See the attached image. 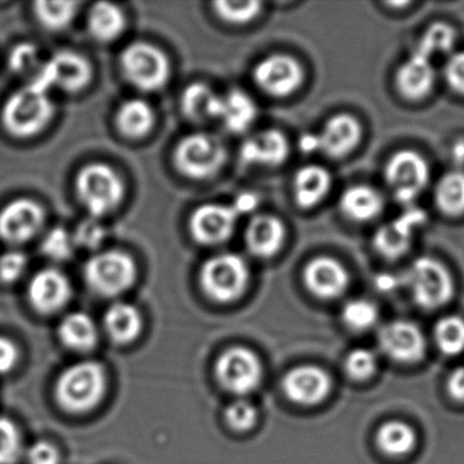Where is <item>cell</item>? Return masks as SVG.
<instances>
[{
	"mask_svg": "<svg viewBox=\"0 0 464 464\" xmlns=\"http://www.w3.org/2000/svg\"><path fill=\"white\" fill-rule=\"evenodd\" d=\"M107 390V376L102 363L83 361L69 366L55 387L59 406L72 414H83L99 406Z\"/></svg>",
	"mask_w": 464,
	"mask_h": 464,
	"instance_id": "obj_1",
	"label": "cell"
},
{
	"mask_svg": "<svg viewBox=\"0 0 464 464\" xmlns=\"http://www.w3.org/2000/svg\"><path fill=\"white\" fill-rule=\"evenodd\" d=\"M53 115V104L48 93L28 85L7 100L2 111V121L9 134L31 138L48 126Z\"/></svg>",
	"mask_w": 464,
	"mask_h": 464,
	"instance_id": "obj_2",
	"label": "cell"
},
{
	"mask_svg": "<svg viewBox=\"0 0 464 464\" xmlns=\"http://www.w3.org/2000/svg\"><path fill=\"white\" fill-rule=\"evenodd\" d=\"M78 197L93 218L115 210L124 198V183L110 165H86L75 180Z\"/></svg>",
	"mask_w": 464,
	"mask_h": 464,
	"instance_id": "obj_3",
	"label": "cell"
},
{
	"mask_svg": "<svg viewBox=\"0 0 464 464\" xmlns=\"http://www.w3.org/2000/svg\"><path fill=\"white\" fill-rule=\"evenodd\" d=\"M248 266L238 255H217L210 257L200 271L203 290L217 303H233L240 298L248 286Z\"/></svg>",
	"mask_w": 464,
	"mask_h": 464,
	"instance_id": "obj_4",
	"label": "cell"
},
{
	"mask_svg": "<svg viewBox=\"0 0 464 464\" xmlns=\"http://www.w3.org/2000/svg\"><path fill=\"white\" fill-rule=\"evenodd\" d=\"M403 284L409 287L415 303L426 309L440 308L453 295L450 271L431 257H418L412 262L403 276Z\"/></svg>",
	"mask_w": 464,
	"mask_h": 464,
	"instance_id": "obj_5",
	"label": "cell"
},
{
	"mask_svg": "<svg viewBox=\"0 0 464 464\" xmlns=\"http://www.w3.org/2000/svg\"><path fill=\"white\" fill-rule=\"evenodd\" d=\"M85 278L97 295L115 297L134 285L137 266L134 259L124 252H100L86 263Z\"/></svg>",
	"mask_w": 464,
	"mask_h": 464,
	"instance_id": "obj_6",
	"label": "cell"
},
{
	"mask_svg": "<svg viewBox=\"0 0 464 464\" xmlns=\"http://www.w3.org/2000/svg\"><path fill=\"white\" fill-rule=\"evenodd\" d=\"M121 66L124 77L140 91H159L169 80L170 66L167 56L148 43L129 45L121 53Z\"/></svg>",
	"mask_w": 464,
	"mask_h": 464,
	"instance_id": "obj_7",
	"label": "cell"
},
{
	"mask_svg": "<svg viewBox=\"0 0 464 464\" xmlns=\"http://www.w3.org/2000/svg\"><path fill=\"white\" fill-rule=\"evenodd\" d=\"M227 151L218 138L191 134L176 146L175 164L187 178L208 179L216 175L225 162Z\"/></svg>",
	"mask_w": 464,
	"mask_h": 464,
	"instance_id": "obj_8",
	"label": "cell"
},
{
	"mask_svg": "<svg viewBox=\"0 0 464 464\" xmlns=\"http://www.w3.org/2000/svg\"><path fill=\"white\" fill-rule=\"evenodd\" d=\"M263 368L259 357L246 347H230L219 355L216 363V377L222 388L246 395L259 387Z\"/></svg>",
	"mask_w": 464,
	"mask_h": 464,
	"instance_id": "obj_9",
	"label": "cell"
},
{
	"mask_svg": "<svg viewBox=\"0 0 464 464\" xmlns=\"http://www.w3.org/2000/svg\"><path fill=\"white\" fill-rule=\"evenodd\" d=\"M92 75L91 63L82 55L72 51H62L40 66L34 83L47 93L53 86L66 92H78L89 85Z\"/></svg>",
	"mask_w": 464,
	"mask_h": 464,
	"instance_id": "obj_10",
	"label": "cell"
},
{
	"mask_svg": "<svg viewBox=\"0 0 464 464\" xmlns=\"http://www.w3.org/2000/svg\"><path fill=\"white\" fill-rule=\"evenodd\" d=\"M429 167L415 151H398L385 167V180L401 202H412L429 183Z\"/></svg>",
	"mask_w": 464,
	"mask_h": 464,
	"instance_id": "obj_11",
	"label": "cell"
},
{
	"mask_svg": "<svg viewBox=\"0 0 464 464\" xmlns=\"http://www.w3.org/2000/svg\"><path fill=\"white\" fill-rule=\"evenodd\" d=\"M45 221L39 203L26 198L13 200L0 210V238L10 244H23L34 238Z\"/></svg>",
	"mask_w": 464,
	"mask_h": 464,
	"instance_id": "obj_12",
	"label": "cell"
},
{
	"mask_svg": "<svg viewBox=\"0 0 464 464\" xmlns=\"http://www.w3.org/2000/svg\"><path fill=\"white\" fill-rule=\"evenodd\" d=\"M303 78L300 63L284 53H276L263 59L254 72L257 86L274 97H286L295 93L303 83Z\"/></svg>",
	"mask_w": 464,
	"mask_h": 464,
	"instance_id": "obj_13",
	"label": "cell"
},
{
	"mask_svg": "<svg viewBox=\"0 0 464 464\" xmlns=\"http://www.w3.org/2000/svg\"><path fill=\"white\" fill-rule=\"evenodd\" d=\"M379 344L382 352L398 362H417L425 354V338L414 323L395 320L380 330Z\"/></svg>",
	"mask_w": 464,
	"mask_h": 464,
	"instance_id": "obj_14",
	"label": "cell"
},
{
	"mask_svg": "<svg viewBox=\"0 0 464 464\" xmlns=\"http://www.w3.org/2000/svg\"><path fill=\"white\" fill-rule=\"evenodd\" d=\"M285 395L297 404L314 406L330 395V374L319 366L304 365L287 372L282 382Z\"/></svg>",
	"mask_w": 464,
	"mask_h": 464,
	"instance_id": "obj_15",
	"label": "cell"
},
{
	"mask_svg": "<svg viewBox=\"0 0 464 464\" xmlns=\"http://www.w3.org/2000/svg\"><path fill=\"white\" fill-rule=\"evenodd\" d=\"M237 217L232 206L203 205L192 213L189 230L198 243L216 246L233 235Z\"/></svg>",
	"mask_w": 464,
	"mask_h": 464,
	"instance_id": "obj_16",
	"label": "cell"
},
{
	"mask_svg": "<svg viewBox=\"0 0 464 464\" xmlns=\"http://www.w3.org/2000/svg\"><path fill=\"white\" fill-rule=\"evenodd\" d=\"M32 306L40 314H55L72 298V285L61 271L45 268L32 278L28 290Z\"/></svg>",
	"mask_w": 464,
	"mask_h": 464,
	"instance_id": "obj_17",
	"label": "cell"
},
{
	"mask_svg": "<svg viewBox=\"0 0 464 464\" xmlns=\"http://www.w3.org/2000/svg\"><path fill=\"white\" fill-rule=\"evenodd\" d=\"M304 282L316 297L333 300L342 295L349 286V274L338 260L328 256L316 257L306 265Z\"/></svg>",
	"mask_w": 464,
	"mask_h": 464,
	"instance_id": "obj_18",
	"label": "cell"
},
{
	"mask_svg": "<svg viewBox=\"0 0 464 464\" xmlns=\"http://www.w3.org/2000/svg\"><path fill=\"white\" fill-rule=\"evenodd\" d=\"M289 156V142L282 132L266 130L249 137L241 145L240 157L244 164L276 167Z\"/></svg>",
	"mask_w": 464,
	"mask_h": 464,
	"instance_id": "obj_19",
	"label": "cell"
},
{
	"mask_svg": "<svg viewBox=\"0 0 464 464\" xmlns=\"http://www.w3.org/2000/svg\"><path fill=\"white\" fill-rule=\"evenodd\" d=\"M362 130L357 119L350 115L334 116L319 134L320 150L339 159L349 154L360 142Z\"/></svg>",
	"mask_w": 464,
	"mask_h": 464,
	"instance_id": "obj_20",
	"label": "cell"
},
{
	"mask_svg": "<svg viewBox=\"0 0 464 464\" xmlns=\"http://www.w3.org/2000/svg\"><path fill=\"white\" fill-rule=\"evenodd\" d=\"M422 219V213H407L396 221L380 227L374 235V248L387 259L403 256L411 246L412 229Z\"/></svg>",
	"mask_w": 464,
	"mask_h": 464,
	"instance_id": "obj_21",
	"label": "cell"
},
{
	"mask_svg": "<svg viewBox=\"0 0 464 464\" xmlns=\"http://www.w3.org/2000/svg\"><path fill=\"white\" fill-rule=\"evenodd\" d=\"M284 224L273 216H257L249 222L246 243L251 254L259 257H271L281 249L285 241Z\"/></svg>",
	"mask_w": 464,
	"mask_h": 464,
	"instance_id": "obj_22",
	"label": "cell"
},
{
	"mask_svg": "<svg viewBox=\"0 0 464 464\" xmlns=\"http://www.w3.org/2000/svg\"><path fill=\"white\" fill-rule=\"evenodd\" d=\"M434 69L430 61L412 53L396 74V86L407 100H422L433 89Z\"/></svg>",
	"mask_w": 464,
	"mask_h": 464,
	"instance_id": "obj_23",
	"label": "cell"
},
{
	"mask_svg": "<svg viewBox=\"0 0 464 464\" xmlns=\"http://www.w3.org/2000/svg\"><path fill=\"white\" fill-rule=\"evenodd\" d=\"M382 195L369 186L350 187L339 200L343 216L355 222L372 221L382 213Z\"/></svg>",
	"mask_w": 464,
	"mask_h": 464,
	"instance_id": "obj_24",
	"label": "cell"
},
{
	"mask_svg": "<svg viewBox=\"0 0 464 464\" xmlns=\"http://www.w3.org/2000/svg\"><path fill=\"white\" fill-rule=\"evenodd\" d=\"M331 188V175L319 165H308L298 170L295 178V198L300 208L319 205Z\"/></svg>",
	"mask_w": 464,
	"mask_h": 464,
	"instance_id": "obj_25",
	"label": "cell"
},
{
	"mask_svg": "<svg viewBox=\"0 0 464 464\" xmlns=\"http://www.w3.org/2000/svg\"><path fill=\"white\" fill-rule=\"evenodd\" d=\"M105 330L116 343L135 341L142 331V316L131 304L116 303L105 314Z\"/></svg>",
	"mask_w": 464,
	"mask_h": 464,
	"instance_id": "obj_26",
	"label": "cell"
},
{
	"mask_svg": "<svg viewBox=\"0 0 464 464\" xmlns=\"http://www.w3.org/2000/svg\"><path fill=\"white\" fill-rule=\"evenodd\" d=\"M59 339L75 352H89L99 342V331L89 314L74 312L62 320Z\"/></svg>",
	"mask_w": 464,
	"mask_h": 464,
	"instance_id": "obj_27",
	"label": "cell"
},
{
	"mask_svg": "<svg viewBox=\"0 0 464 464\" xmlns=\"http://www.w3.org/2000/svg\"><path fill=\"white\" fill-rule=\"evenodd\" d=\"M257 107L254 100L241 91H230L222 96L219 121L229 131L244 132L254 124Z\"/></svg>",
	"mask_w": 464,
	"mask_h": 464,
	"instance_id": "obj_28",
	"label": "cell"
},
{
	"mask_svg": "<svg viewBox=\"0 0 464 464\" xmlns=\"http://www.w3.org/2000/svg\"><path fill=\"white\" fill-rule=\"evenodd\" d=\"M221 99L205 83H192L181 96V108L187 118L194 121H208L219 118Z\"/></svg>",
	"mask_w": 464,
	"mask_h": 464,
	"instance_id": "obj_29",
	"label": "cell"
},
{
	"mask_svg": "<svg viewBox=\"0 0 464 464\" xmlns=\"http://www.w3.org/2000/svg\"><path fill=\"white\" fill-rule=\"evenodd\" d=\"M153 108L143 100H129L123 102L116 113V126L121 134L131 140L145 137L153 129Z\"/></svg>",
	"mask_w": 464,
	"mask_h": 464,
	"instance_id": "obj_30",
	"label": "cell"
},
{
	"mask_svg": "<svg viewBox=\"0 0 464 464\" xmlns=\"http://www.w3.org/2000/svg\"><path fill=\"white\" fill-rule=\"evenodd\" d=\"M89 31L100 42H112L126 28L124 13L112 4H97L92 7L88 17Z\"/></svg>",
	"mask_w": 464,
	"mask_h": 464,
	"instance_id": "obj_31",
	"label": "cell"
},
{
	"mask_svg": "<svg viewBox=\"0 0 464 464\" xmlns=\"http://www.w3.org/2000/svg\"><path fill=\"white\" fill-rule=\"evenodd\" d=\"M376 441L385 455L404 456L414 450L417 434L407 423L391 420L380 426Z\"/></svg>",
	"mask_w": 464,
	"mask_h": 464,
	"instance_id": "obj_32",
	"label": "cell"
},
{
	"mask_svg": "<svg viewBox=\"0 0 464 464\" xmlns=\"http://www.w3.org/2000/svg\"><path fill=\"white\" fill-rule=\"evenodd\" d=\"M434 199L442 213L456 217L464 213V172L453 170L440 179Z\"/></svg>",
	"mask_w": 464,
	"mask_h": 464,
	"instance_id": "obj_33",
	"label": "cell"
},
{
	"mask_svg": "<svg viewBox=\"0 0 464 464\" xmlns=\"http://www.w3.org/2000/svg\"><path fill=\"white\" fill-rule=\"evenodd\" d=\"M453 44H455V31L447 24L436 23L429 26L428 31L423 34L414 55L430 61L433 56L450 53Z\"/></svg>",
	"mask_w": 464,
	"mask_h": 464,
	"instance_id": "obj_34",
	"label": "cell"
},
{
	"mask_svg": "<svg viewBox=\"0 0 464 464\" xmlns=\"http://www.w3.org/2000/svg\"><path fill=\"white\" fill-rule=\"evenodd\" d=\"M78 6L75 2H37L34 13L48 31H62L74 20Z\"/></svg>",
	"mask_w": 464,
	"mask_h": 464,
	"instance_id": "obj_35",
	"label": "cell"
},
{
	"mask_svg": "<svg viewBox=\"0 0 464 464\" xmlns=\"http://www.w3.org/2000/svg\"><path fill=\"white\" fill-rule=\"evenodd\" d=\"M436 342L440 350L448 355L464 352V320L459 316H447L436 325Z\"/></svg>",
	"mask_w": 464,
	"mask_h": 464,
	"instance_id": "obj_36",
	"label": "cell"
},
{
	"mask_svg": "<svg viewBox=\"0 0 464 464\" xmlns=\"http://www.w3.org/2000/svg\"><path fill=\"white\" fill-rule=\"evenodd\" d=\"M379 319V309L368 300H352L344 305L342 311V320L344 324L354 331H365L373 327Z\"/></svg>",
	"mask_w": 464,
	"mask_h": 464,
	"instance_id": "obj_37",
	"label": "cell"
},
{
	"mask_svg": "<svg viewBox=\"0 0 464 464\" xmlns=\"http://www.w3.org/2000/svg\"><path fill=\"white\" fill-rule=\"evenodd\" d=\"M23 437L17 425L0 417V464H14L23 453Z\"/></svg>",
	"mask_w": 464,
	"mask_h": 464,
	"instance_id": "obj_38",
	"label": "cell"
},
{
	"mask_svg": "<svg viewBox=\"0 0 464 464\" xmlns=\"http://www.w3.org/2000/svg\"><path fill=\"white\" fill-rule=\"evenodd\" d=\"M214 9L221 20L241 25L259 15L262 4L260 2H217L214 4Z\"/></svg>",
	"mask_w": 464,
	"mask_h": 464,
	"instance_id": "obj_39",
	"label": "cell"
},
{
	"mask_svg": "<svg viewBox=\"0 0 464 464\" xmlns=\"http://www.w3.org/2000/svg\"><path fill=\"white\" fill-rule=\"evenodd\" d=\"M74 246L72 236L66 229L55 227L43 240L42 251L50 259L63 262L72 257Z\"/></svg>",
	"mask_w": 464,
	"mask_h": 464,
	"instance_id": "obj_40",
	"label": "cell"
},
{
	"mask_svg": "<svg viewBox=\"0 0 464 464\" xmlns=\"http://www.w3.org/2000/svg\"><path fill=\"white\" fill-rule=\"evenodd\" d=\"M225 420L233 430L246 431L254 428L257 420V410L246 401H236L225 410Z\"/></svg>",
	"mask_w": 464,
	"mask_h": 464,
	"instance_id": "obj_41",
	"label": "cell"
},
{
	"mask_svg": "<svg viewBox=\"0 0 464 464\" xmlns=\"http://www.w3.org/2000/svg\"><path fill=\"white\" fill-rule=\"evenodd\" d=\"M376 355L368 349H355L347 355L346 371L354 380H366L376 372Z\"/></svg>",
	"mask_w": 464,
	"mask_h": 464,
	"instance_id": "obj_42",
	"label": "cell"
},
{
	"mask_svg": "<svg viewBox=\"0 0 464 464\" xmlns=\"http://www.w3.org/2000/svg\"><path fill=\"white\" fill-rule=\"evenodd\" d=\"M105 237V227L99 222V218L85 219L78 225L72 240L75 246H83L86 249H96L102 246Z\"/></svg>",
	"mask_w": 464,
	"mask_h": 464,
	"instance_id": "obj_43",
	"label": "cell"
},
{
	"mask_svg": "<svg viewBox=\"0 0 464 464\" xmlns=\"http://www.w3.org/2000/svg\"><path fill=\"white\" fill-rule=\"evenodd\" d=\"M10 69L18 74L31 72L34 67L39 69V50L31 43L15 45L9 56Z\"/></svg>",
	"mask_w": 464,
	"mask_h": 464,
	"instance_id": "obj_44",
	"label": "cell"
},
{
	"mask_svg": "<svg viewBox=\"0 0 464 464\" xmlns=\"http://www.w3.org/2000/svg\"><path fill=\"white\" fill-rule=\"evenodd\" d=\"M28 267V257L23 252L10 251L0 256V281L12 284L18 281Z\"/></svg>",
	"mask_w": 464,
	"mask_h": 464,
	"instance_id": "obj_45",
	"label": "cell"
},
{
	"mask_svg": "<svg viewBox=\"0 0 464 464\" xmlns=\"http://www.w3.org/2000/svg\"><path fill=\"white\" fill-rule=\"evenodd\" d=\"M444 75L450 89L464 94V53L450 56L445 64Z\"/></svg>",
	"mask_w": 464,
	"mask_h": 464,
	"instance_id": "obj_46",
	"label": "cell"
},
{
	"mask_svg": "<svg viewBox=\"0 0 464 464\" xmlns=\"http://www.w3.org/2000/svg\"><path fill=\"white\" fill-rule=\"evenodd\" d=\"M29 463L31 464H59L61 463V453L55 445L47 441H39L32 445L28 452Z\"/></svg>",
	"mask_w": 464,
	"mask_h": 464,
	"instance_id": "obj_47",
	"label": "cell"
},
{
	"mask_svg": "<svg viewBox=\"0 0 464 464\" xmlns=\"http://www.w3.org/2000/svg\"><path fill=\"white\" fill-rule=\"evenodd\" d=\"M18 361V349L14 342L0 336V373H7Z\"/></svg>",
	"mask_w": 464,
	"mask_h": 464,
	"instance_id": "obj_48",
	"label": "cell"
},
{
	"mask_svg": "<svg viewBox=\"0 0 464 464\" xmlns=\"http://www.w3.org/2000/svg\"><path fill=\"white\" fill-rule=\"evenodd\" d=\"M448 392L455 401H464V366L456 368L448 379Z\"/></svg>",
	"mask_w": 464,
	"mask_h": 464,
	"instance_id": "obj_49",
	"label": "cell"
},
{
	"mask_svg": "<svg viewBox=\"0 0 464 464\" xmlns=\"http://www.w3.org/2000/svg\"><path fill=\"white\" fill-rule=\"evenodd\" d=\"M257 205H259V199H257L256 195L251 194V192H244V194L236 198V202L233 203L232 208L236 214L240 216V214L251 213L257 208Z\"/></svg>",
	"mask_w": 464,
	"mask_h": 464,
	"instance_id": "obj_50",
	"label": "cell"
},
{
	"mask_svg": "<svg viewBox=\"0 0 464 464\" xmlns=\"http://www.w3.org/2000/svg\"><path fill=\"white\" fill-rule=\"evenodd\" d=\"M300 148L303 149L305 153L317 150V149H320L319 135H305V137L300 140Z\"/></svg>",
	"mask_w": 464,
	"mask_h": 464,
	"instance_id": "obj_51",
	"label": "cell"
},
{
	"mask_svg": "<svg viewBox=\"0 0 464 464\" xmlns=\"http://www.w3.org/2000/svg\"><path fill=\"white\" fill-rule=\"evenodd\" d=\"M399 282L395 281V279L391 278V276H385L384 279H380L379 284H377V286L380 287V289L385 290V292H391V290L393 289V287L398 286Z\"/></svg>",
	"mask_w": 464,
	"mask_h": 464,
	"instance_id": "obj_52",
	"label": "cell"
},
{
	"mask_svg": "<svg viewBox=\"0 0 464 464\" xmlns=\"http://www.w3.org/2000/svg\"><path fill=\"white\" fill-rule=\"evenodd\" d=\"M455 157H456V159H458V157H463V159H464V145L456 146Z\"/></svg>",
	"mask_w": 464,
	"mask_h": 464,
	"instance_id": "obj_53",
	"label": "cell"
}]
</instances>
